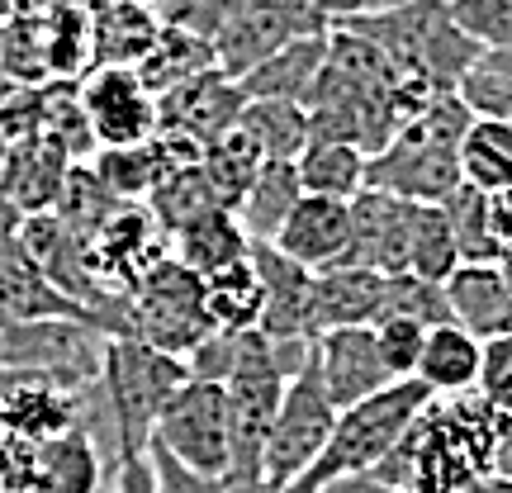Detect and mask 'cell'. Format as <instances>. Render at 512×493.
Segmentation results:
<instances>
[{
  "mask_svg": "<svg viewBox=\"0 0 512 493\" xmlns=\"http://www.w3.org/2000/svg\"><path fill=\"white\" fill-rule=\"evenodd\" d=\"M190 380V361L176 351H162L128 337V332H105V361H100V389L114 422V451L152 441V427L162 418L171 394Z\"/></svg>",
  "mask_w": 512,
  "mask_h": 493,
  "instance_id": "5",
  "label": "cell"
},
{
  "mask_svg": "<svg viewBox=\"0 0 512 493\" xmlns=\"http://www.w3.org/2000/svg\"><path fill=\"white\" fill-rule=\"evenodd\" d=\"M162 29L157 10L133 0H105L91 15V67H133Z\"/></svg>",
  "mask_w": 512,
  "mask_h": 493,
  "instance_id": "24",
  "label": "cell"
},
{
  "mask_svg": "<svg viewBox=\"0 0 512 493\" xmlns=\"http://www.w3.org/2000/svg\"><path fill=\"white\" fill-rule=\"evenodd\" d=\"M128 337H143L152 347L190 356L214 332V318L204 309V275L190 271L181 256H162L152 271L128 290Z\"/></svg>",
  "mask_w": 512,
  "mask_h": 493,
  "instance_id": "6",
  "label": "cell"
},
{
  "mask_svg": "<svg viewBox=\"0 0 512 493\" xmlns=\"http://www.w3.org/2000/svg\"><path fill=\"white\" fill-rule=\"evenodd\" d=\"M147 460H152V479L157 493H223L219 475H204L195 465H185L181 456H171L162 441H147Z\"/></svg>",
  "mask_w": 512,
  "mask_h": 493,
  "instance_id": "40",
  "label": "cell"
},
{
  "mask_svg": "<svg viewBox=\"0 0 512 493\" xmlns=\"http://www.w3.org/2000/svg\"><path fill=\"white\" fill-rule=\"evenodd\" d=\"M0 318H81V323H91V313L43 275L24 238L0 242Z\"/></svg>",
  "mask_w": 512,
  "mask_h": 493,
  "instance_id": "18",
  "label": "cell"
},
{
  "mask_svg": "<svg viewBox=\"0 0 512 493\" xmlns=\"http://www.w3.org/2000/svg\"><path fill=\"white\" fill-rule=\"evenodd\" d=\"M347 242H351V200H332V195H313V190L299 195L290 219L280 223V233H275V247L294 256V261H304L309 271L342 266Z\"/></svg>",
  "mask_w": 512,
  "mask_h": 493,
  "instance_id": "16",
  "label": "cell"
},
{
  "mask_svg": "<svg viewBox=\"0 0 512 493\" xmlns=\"http://www.w3.org/2000/svg\"><path fill=\"white\" fill-rule=\"evenodd\" d=\"M475 389L494 403L498 413H512V332L484 337V361H479Z\"/></svg>",
  "mask_w": 512,
  "mask_h": 493,
  "instance_id": "41",
  "label": "cell"
},
{
  "mask_svg": "<svg viewBox=\"0 0 512 493\" xmlns=\"http://www.w3.org/2000/svg\"><path fill=\"white\" fill-rule=\"evenodd\" d=\"M252 261L266 285V309H261V332L285 337V342H313L318 318H313V275L304 261L285 256L275 242H252Z\"/></svg>",
  "mask_w": 512,
  "mask_h": 493,
  "instance_id": "15",
  "label": "cell"
},
{
  "mask_svg": "<svg viewBox=\"0 0 512 493\" xmlns=\"http://www.w3.org/2000/svg\"><path fill=\"white\" fill-rule=\"evenodd\" d=\"M119 204H128V200H119V195L105 190V181L95 176L91 162H76L72 171H67V185H62V195H57L53 209L62 214V223H72L81 238H95V228L110 219Z\"/></svg>",
  "mask_w": 512,
  "mask_h": 493,
  "instance_id": "37",
  "label": "cell"
},
{
  "mask_svg": "<svg viewBox=\"0 0 512 493\" xmlns=\"http://www.w3.org/2000/svg\"><path fill=\"white\" fill-rule=\"evenodd\" d=\"M318 29H328V15L313 0H238V10L214 34V57L228 76H247L261 57Z\"/></svg>",
  "mask_w": 512,
  "mask_h": 493,
  "instance_id": "9",
  "label": "cell"
},
{
  "mask_svg": "<svg viewBox=\"0 0 512 493\" xmlns=\"http://www.w3.org/2000/svg\"><path fill=\"white\" fill-rule=\"evenodd\" d=\"M479 361H484V342L470 328H460L456 318H441L427 323L413 380H422L432 394H470L479 384Z\"/></svg>",
  "mask_w": 512,
  "mask_h": 493,
  "instance_id": "20",
  "label": "cell"
},
{
  "mask_svg": "<svg viewBox=\"0 0 512 493\" xmlns=\"http://www.w3.org/2000/svg\"><path fill=\"white\" fill-rule=\"evenodd\" d=\"M451 15L484 53L512 43V0H451Z\"/></svg>",
  "mask_w": 512,
  "mask_h": 493,
  "instance_id": "38",
  "label": "cell"
},
{
  "mask_svg": "<svg viewBox=\"0 0 512 493\" xmlns=\"http://www.w3.org/2000/svg\"><path fill=\"white\" fill-rule=\"evenodd\" d=\"M479 62H484V67H494V72H503V76H512V43H508V48H494V53H484Z\"/></svg>",
  "mask_w": 512,
  "mask_h": 493,
  "instance_id": "49",
  "label": "cell"
},
{
  "mask_svg": "<svg viewBox=\"0 0 512 493\" xmlns=\"http://www.w3.org/2000/svg\"><path fill=\"white\" fill-rule=\"evenodd\" d=\"M313 366L328 384V394L337 408H351V403L370 399L375 389L394 384L389 366L380 356V337H375V323H342V328H323L313 337Z\"/></svg>",
  "mask_w": 512,
  "mask_h": 493,
  "instance_id": "12",
  "label": "cell"
},
{
  "mask_svg": "<svg viewBox=\"0 0 512 493\" xmlns=\"http://www.w3.org/2000/svg\"><path fill=\"white\" fill-rule=\"evenodd\" d=\"M242 105H247V91H242L238 76H228L223 67H209V72L190 76L166 95H157V128L185 133L200 147H209L228 128H238Z\"/></svg>",
  "mask_w": 512,
  "mask_h": 493,
  "instance_id": "13",
  "label": "cell"
},
{
  "mask_svg": "<svg viewBox=\"0 0 512 493\" xmlns=\"http://www.w3.org/2000/svg\"><path fill=\"white\" fill-rule=\"evenodd\" d=\"M489 228H494L498 256H503V247H512V185L508 190H489Z\"/></svg>",
  "mask_w": 512,
  "mask_h": 493,
  "instance_id": "45",
  "label": "cell"
},
{
  "mask_svg": "<svg viewBox=\"0 0 512 493\" xmlns=\"http://www.w3.org/2000/svg\"><path fill=\"white\" fill-rule=\"evenodd\" d=\"M323 15H328V24H337V19H351V15H366L370 0H313Z\"/></svg>",
  "mask_w": 512,
  "mask_h": 493,
  "instance_id": "47",
  "label": "cell"
},
{
  "mask_svg": "<svg viewBox=\"0 0 512 493\" xmlns=\"http://www.w3.org/2000/svg\"><path fill=\"white\" fill-rule=\"evenodd\" d=\"M384 271L370 266H328L313 275V318L318 332L342 323H380L384 313Z\"/></svg>",
  "mask_w": 512,
  "mask_h": 493,
  "instance_id": "21",
  "label": "cell"
},
{
  "mask_svg": "<svg viewBox=\"0 0 512 493\" xmlns=\"http://www.w3.org/2000/svg\"><path fill=\"white\" fill-rule=\"evenodd\" d=\"M389 5H408V0H370V10H389Z\"/></svg>",
  "mask_w": 512,
  "mask_h": 493,
  "instance_id": "51",
  "label": "cell"
},
{
  "mask_svg": "<svg viewBox=\"0 0 512 493\" xmlns=\"http://www.w3.org/2000/svg\"><path fill=\"white\" fill-rule=\"evenodd\" d=\"M470 119L475 110L465 105V95L437 91L413 119L394 128V138L380 152H370L366 185L394 190L418 204H441L465 181L460 176V138H465Z\"/></svg>",
  "mask_w": 512,
  "mask_h": 493,
  "instance_id": "2",
  "label": "cell"
},
{
  "mask_svg": "<svg viewBox=\"0 0 512 493\" xmlns=\"http://www.w3.org/2000/svg\"><path fill=\"white\" fill-rule=\"evenodd\" d=\"M375 337H380V356H384V366H389V375L394 380H413L427 323H418V318H380Z\"/></svg>",
  "mask_w": 512,
  "mask_h": 493,
  "instance_id": "39",
  "label": "cell"
},
{
  "mask_svg": "<svg viewBox=\"0 0 512 493\" xmlns=\"http://www.w3.org/2000/svg\"><path fill=\"white\" fill-rule=\"evenodd\" d=\"M318 493H403V489H399V484H389L384 475H375V470H356V475L328 479Z\"/></svg>",
  "mask_w": 512,
  "mask_h": 493,
  "instance_id": "44",
  "label": "cell"
},
{
  "mask_svg": "<svg viewBox=\"0 0 512 493\" xmlns=\"http://www.w3.org/2000/svg\"><path fill=\"white\" fill-rule=\"evenodd\" d=\"M446 285V304L460 328L484 337L512 332V285L498 261H460L456 271L441 280Z\"/></svg>",
  "mask_w": 512,
  "mask_h": 493,
  "instance_id": "17",
  "label": "cell"
},
{
  "mask_svg": "<svg viewBox=\"0 0 512 493\" xmlns=\"http://www.w3.org/2000/svg\"><path fill=\"white\" fill-rule=\"evenodd\" d=\"M261 162H266L261 147H256L242 128H228L223 138H214V143L204 147V157H200V166L209 171V181H214V190H219V200L228 204V209L242 204V195H247V185H252Z\"/></svg>",
  "mask_w": 512,
  "mask_h": 493,
  "instance_id": "35",
  "label": "cell"
},
{
  "mask_svg": "<svg viewBox=\"0 0 512 493\" xmlns=\"http://www.w3.org/2000/svg\"><path fill=\"white\" fill-rule=\"evenodd\" d=\"M43 138H53L72 162H91L95 152H100L91 114L81 105V81L53 76V81L43 86Z\"/></svg>",
  "mask_w": 512,
  "mask_h": 493,
  "instance_id": "32",
  "label": "cell"
},
{
  "mask_svg": "<svg viewBox=\"0 0 512 493\" xmlns=\"http://www.w3.org/2000/svg\"><path fill=\"white\" fill-rule=\"evenodd\" d=\"M465 493H512V475H498V470H484V475L470 484Z\"/></svg>",
  "mask_w": 512,
  "mask_h": 493,
  "instance_id": "48",
  "label": "cell"
},
{
  "mask_svg": "<svg viewBox=\"0 0 512 493\" xmlns=\"http://www.w3.org/2000/svg\"><path fill=\"white\" fill-rule=\"evenodd\" d=\"M427 399H432V389L422 380H394V384H384V389H375L370 399L342 408L337 422H332L328 446L318 451V460L285 493H318L328 479L375 470L399 446V437L408 432V422L418 418Z\"/></svg>",
  "mask_w": 512,
  "mask_h": 493,
  "instance_id": "4",
  "label": "cell"
},
{
  "mask_svg": "<svg viewBox=\"0 0 512 493\" xmlns=\"http://www.w3.org/2000/svg\"><path fill=\"white\" fill-rule=\"evenodd\" d=\"M441 209H446V219H451L460 261H498V242H494V228H489V190L460 181L456 190L441 200Z\"/></svg>",
  "mask_w": 512,
  "mask_h": 493,
  "instance_id": "36",
  "label": "cell"
},
{
  "mask_svg": "<svg viewBox=\"0 0 512 493\" xmlns=\"http://www.w3.org/2000/svg\"><path fill=\"white\" fill-rule=\"evenodd\" d=\"M91 252L100 275H105V285L128 294L162 256H171V233L157 223V214L143 200H128L95 228Z\"/></svg>",
  "mask_w": 512,
  "mask_h": 493,
  "instance_id": "11",
  "label": "cell"
},
{
  "mask_svg": "<svg viewBox=\"0 0 512 493\" xmlns=\"http://www.w3.org/2000/svg\"><path fill=\"white\" fill-rule=\"evenodd\" d=\"M152 441H162L171 456L195 465L204 475L228 479L233 470V432H228V394L219 380H190L171 394L162 418L152 427Z\"/></svg>",
  "mask_w": 512,
  "mask_h": 493,
  "instance_id": "8",
  "label": "cell"
},
{
  "mask_svg": "<svg viewBox=\"0 0 512 493\" xmlns=\"http://www.w3.org/2000/svg\"><path fill=\"white\" fill-rule=\"evenodd\" d=\"M498 266H503V275H508V285H512V247H503V256H498Z\"/></svg>",
  "mask_w": 512,
  "mask_h": 493,
  "instance_id": "50",
  "label": "cell"
},
{
  "mask_svg": "<svg viewBox=\"0 0 512 493\" xmlns=\"http://www.w3.org/2000/svg\"><path fill=\"white\" fill-rule=\"evenodd\" d=\"M494 437L498 408L479 389L432 394L375 475L403 493H465L484 470H494Z\"/></svg>",
  "mask_w": 512,
  "mask_h": 493,
  "instance_id": "1",
  "label": "cell"
},
{
  "mask_svg": "<svg viewBox=\"0 0 512 493\" xmlns=\"http://www.w3.org/2000/svg\"><path fill=\"white\" fill-rule=\"evenodd\" d=\"M337 24H351L366 38H375L389 53V62L403 76L422 81L427 91H460L465 72L484 57V48L456 24L451 0H408V5L366 10V15L337 19Z\"/></svg>",
  "mask_w": 512,
  "mask_h": 493,
  "instance_id": "3",
  "label": "cell"
},
{
  "mask_svg": "<svg viewBox=\"0 0 512 493\" xmlns=\"http://www.w3.org/2000/svg\"><path fill=\"white\" fill-rule=\"evenodd\" d=\"M460 176L479 190H508L512 185V119L475 114L460 138Z\"/></svg>",
  "mask_w": 512,
  "mask_h": 493,
  "instance_id": "31",
  "label": "cell"
},
{
  "mask_svg": "<svg viewBox=\"0 0 512 493\" xmlns=\"http://www.w3.org/2000/svg\"><path fill=\"white\" fill-rule=\"evenodd\" d=\"M337 413H342V408L332 403L328 384H323L318 366H313V356H304V366L294 370L290 384H285V399L275 408L271 437H266V451H261V475H266V484H275L280 493L290 489L294 479L318 460V451L328 446Z\"/></svg>",
  "mask_w": 512,
  "mask_h": 493,
  "instance_id": "7",
  "label": "cell"
},
{
  "mask_svg": "<svg viewBox=\"0 0 512 493\" xmlns=\"http://www.w3.org/2000/svg\"><path fill=\"white\" fill-rule=\"evenodd\" d=\"M456 266H460V247L446 209L441 204H418L413 209V233H408V271L441 285Z\"/></svg>",
  "mask_w": 512,
  "mask_h": 493,
  "instance_id": "34",
  "label": "cell"
},
{
  "mask_svg": "<svg viewBox=\"0 0 512 493\" xmlns=\"http://www.w3.org/2000/svg\"><path fill=\"white\" fill-rule=\"evenodd\" d=\"M143 204L157 214V223H162L166 233H176L181 223H190L195 214H204V209H214L223 200H219V190H214V181H209V171L200 162H185L176 171H166Z\"/></svg>",
  "mask_w": 512,
  "mask_h": 493,
  "instance_id": "33",
  "label": "cell"
},
{
  "mask_svg": "<svg viewBox=\"0 0 512 493\" xmlns=\"http://www.w3.org/2000/svg\"><path fill=\"white\" fill-rule=\"evenodd\" d=\"M81 105L91 114L100 147H133L157 133V95L147 91L133 67H86Z\"/></svg>",
  "mask_w": 512,
  "mask_h": 493,
  "instance_id": "10",
  "label": "cell"
},
{
  "mask_svg": "<svg viewBox=\"0 0 512 493\" xmlns=\"http://www.w3.org/2000/svg\"><path fill=\"white\" fill-rule=\"evenodd\" d=\"M38 470H43V484L53 493H100L105 489V465H100V446H95L91 422H76L67 432L38 441Z\"/></svg>",
  "mask_w": 512,
  "mask_h": 493,
  "instance_id": "26",
  "label": "cell"
},
{
  "mask_svg": "<svg viewBox=\"0 0 512 493\" xmlns=\"http://www.w3.org/2000/svg\"><path fill=\"white\" fill-rule=\"evenodd\" d=\"M238 128L261 147V157H275V162H294L313 138L309 105L285 95H247Z\"/></svg>",
  "mask_w": 512,
  "mask_h": 493,
  "instance_id": "25",
  "label": "cell"
},
{
  "mask_svg": "<svg viewBox=\"0 0 512 493\" xmlns=\"http://www.w3.org/2000/svg\"><path fill=\"white\" fill-rule=\"evenodd\" d=\"M204 309L214 318V328H261V309H266V285H261V271H256L252 252L233 261V266H219V271L204 275Z\"/></svg>",
  "mask_w": 512,
  "mask_h": 493,
  "instance_id": "30",
  "label": "cell"
},
{
  "mask_svg": "<svg viewBox=\"0 0 512 493\" xmlns=\"http://www.w3.org/2000/svg\"><path fill=\"white\" fill-rule=\"evenodd\" d=\"M323 62H328V29H318V34H304L285 43V48H275L271 57H261L252 72L238 76L242 91L247 95H285V100H309L313 81L323 72Z\"/></svg>",
  "mask_w": 512,
  "mask_h": 493,
  "instance_id": "23",
  "label": "cell"
},
{
  "mask_svg": "<svg viewBox=\"0 0 512 493\" xmlns=\"http://www.w3.org/2000/svg\"><path fill=\"white\" fill-rule=\"evenodd\" d=\"M72 157L53 143V138H19L10 143V157H5V171H0V185L15 195V204L24 214H43V209H53L57 195H62V185H67V171H72Z\"/></svg>",
  "mask_w": 512,
  "mask_h": 493,
  "instance_id": "19",
  "label": "cell"
},
{
  "mask_svg": "<svg viewBox=\"0 0 512 493\" xmlns=\"http://www.w3.org/2000/svg\"><path fill=\"white\" fill-rule=\"evenodd\" d=\"M19 228H24V209H19L15 195L0 185V242H5V238H19Z\"/></svg>",
  "mask_w": 512,
  "mask_h": 493,
  "instance_id": "46",
  "label": "cell"
},
{
  "mask_svg": "<svg viewBox=\"0 0 512 493\" xmlns=\"http://www.w3.org/2000/svg\"><path fill=\"white\" fill-rule=\"evenodd\" d=\"M209 67H219L214 38H200L190 29H176V24H162L157 38H152V48L133 62V72L143 76V86L152 95H166L171 86H181V81L209 72Z\"/></svg>",
  "mask_w": 512,
  "mask_h": 493,
  "instance_id": "27",
  "label": "cell"
},
{
  "mask_svg": "<svg viewBox=\"0 0 512 493\" xmlns=\"http://www.w3.org/2000/svg\"><path fill=\"white\" fill-rule=\"evenodd\" d=\"M105 493H157V479H152V460H147V446H119L114 451V470Z\"/></svg>",
  "mask_w": 512,
  "mask_h": 493,
  "instance_id": "43",
  "label": "cell"
},
{
  "mask_svg": "<svg viewBox=\"0 0 512 493\" xmlns=\"http://www.w3.org/2000/svg\"><path fill=\"white\" fill-rule=\"evenodd\" d=\"M299 195H304V185H299V166L294 162L266 157V162L256 166L252 185H247V195H242V204H238V219H242V228L252 233V242H275L280 223L290 219V209L299 204Z\"/></svg>",
  "mask_w": 512,
  "mask_h": 493,
  "instance_id": "29",
  "label": "cell"
},
{
  "mask_svg": "<svg viewBox=\"0 0 512 493\" xmlns=\"http://www.w3.org/2000/svg\"><path fill=\"white\" fill-rule=\"evenodd\" d=\"M294 166H299V185L313 195L356 200L366 190L370 152L361 143H342V138H309V147L294 157Z\"/></svg>",
  "mask_w": 512,
  "mask_h": 493,
  "instance_id": "28",
  "label": "cell"
},
{
  "mask_svg": "<svg viewBox=\"0 0 512 493\" xmlns=\"http://www.w3.org/2000/svg\"><path fill=\"white\" fill-rule=\"evenodd\" d=\"M233 10H238V0H162L157 19L176 24V29H190V34H200V38H214L228 24Z\"/></svg>",
  "mask_w": 512,
  "mask_h": 493,
  "instance_id": "42",
  "label": "cell"
},
{
  "mask_svg": "<svg viewBox=\"0 0 512 493\" xmlns=\"http://www.w3.org/2000/svg\"><path fill=\"white\" fill-rule=\"evenodd\" d=\"M418 200H403L394 190L366 185L351 200V242L342 266H370V271H408V233H413Z\"/></svg>",
  "mask_w": 512,
  "mask_h": 493,
  "instance_id": "14",
  "label": "cell"
},
{
  "mask_svg": "<svg viewBox=\"0 0 512 493\" xmlns=\"http://www.w3.org/2000/svg\"><path fill=\"white\" fill-rule=\"evenodd\" d=\"M133 5H147V10H157V5H162V0H133Z\"/></svg>",
  "mask_w": 512,
  "mask_h": 493,
  "instance_id": "52",
  "label": "cell"
},
{
  "mask_svg": "<svg viewBox=\"0 0 512 493\" xmlns=\"http://www.w3.org/2000/svg\"><path fill=\"white\" fill-rule=\"evenodd\" d=\"M171 252L181 256L190 271H219V266H233L242 256L252 252V233L242 228L238 209H228V204H214V209H204L195 214L190 223H181L176 233H171Z\"/></svg>",
  "mask_w": 512,
  "mask_h": 493,
  "instance_id": "22",
  "label": "cell"
}]
</instances>
